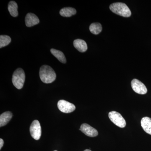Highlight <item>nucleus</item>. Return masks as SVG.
Segmentation results:
<instances>
[{
  "label": "nucleus",
  "instance_id": "nucleus-1",
  "mask_svg": "<svg viewBox=\"0 0 151 151\" xmlns=\"http://www.w3.org/2000/svg\"><path fill=\"white\" fill-rule=\"evenodd\" d=\"M39 74L41 80L46 84L52 83L56 79V73L49 65H42L40 67Z\"/></svg>",
  "mask_w": 151,
  "mask_h": 151
},
{
  "label": "nucleus",
  "instance_id": "nucleus-2",
  "mask_svg": "<svg viewBox=\"0 0 151 151\" xmlns=\"http://www.w3.org/2000/svg\"><path fill=\"white\" fill-rule=\"evenodd\" d=\"M110 9L114 13L125 17H129L132 15L130 9L124 3H113L110 6Z\"/></svg>",
  "mask_w": 151,
  "mask_h": 151
},
{
  "label": "nucleus",
  "instance_id": "nucleus-3",
  "mask_svg": "<svg viewBox=\"0 0 151 151\" xmlns=\"http://www.w3.org/2000/svg\"><path fill=\"white\" fill-rule=\"evenodd\" d=\"M25 75L24 71L21 68H18L15 70L13 74L12 81L15 87L19 89H21L24 84Z\"/></svg>",
  "mask_w": 151,
  "mask_h": 151
},
{
  "label": "nucleus",
  "instance_id": "nucleus-4",
  "mask_svg": "<svg viewBox=\"0 0 151 151\" xmlns=\"http://www.w3.org/2000/svg\"><path fill=\"white\" fill-rule=\"evenodd\" d=\"M109 119L113 124L120 128H124L126 127V121L120 113L116 111H111L108 114Z\"/></svg>",
  "mask_w": 151,
  "mask_h": 151
},
{
  "label": "nucleus",
  "instance_id": "nucleus-5",
  "mask_svg": "<svg viewBox=\"0 0 151 151\" xmlns=\"http://www.w3.org/2000/svg\"><path fill=\"white\" fill-rule=\"evenodd\" d=\"M30 133L32 137L38 140L41 136L42 130L40 123L37 120H35L32 123L29 129Z\"/></svg>",
  "mask_w": 151,
  "mask_h": 151
},
{
  "label": "nucleus",
  "instance_id": "nucleus-6",
  "mask_svg": "<svg viewBox=\"0 0 151 151\" xmlns=\"http://www.w3.org/2000/svg\"><path fill=\"white\" fill-rule=\"evenodd\" d=\"M58 107L60 111L65 113H71L76 109L75 105L72 103L63 100L58 101Z\"/></svg>",
  "mask_w": 151,
  "mask_h": 151
},
{
  "label": "nucleus",
  "instance_id": "nucleus-7",
  "mask_svg": "<svg viewBox=\"0 0 151 151\" xmlns=\"http://www.w3.org/2000/svg\"><path fill=\"white\" fill-rule=\"evenodd\" d=\"M132 89L136 93L140 94H145L147 92L145 85L137 79H134L131 82Z\"/></svg>",
  "mask_w": 151,
  "mask_h": 151
},
{
  "label": "nucleus",
  "instance_id": "nucleus-8",
  "mask_svg": "<svg viewBox=\"0 0 151 151\" xmlns=\"http://www.w3.org/2000/svg\"><path fill=\"white\" fill-rule=\"evenodd\" d=\"M79 130L86 136L91 137H97L98 134L97 130L88 124H82Z\"/></svg>",
  "mask_w": 151,
  "mask_h": 151
},
{
  "label": "nucleus",
  "instance_id": "nucleus-9",
  "mask_svg": "<svg viewBox=\"0 0 151 151\" xmlns=\"http://www.w3.org/2000/svg\"><path fill=\"white\" fill-rule=\"evenodd\" d=\"M25 21L27 27H31L39 23L40 20L35 14L29 13L27 14Z\"/></svg>",
  "mask_w": 151,
  "mask_h": 151
},
{
  "label": "nucleus",
  "instance_id": "nucleus-10",
  "mask_svg": "<svg viewBox=\"0 0 151 151\" xmlns=\"http://www.w3.org/2000/svg\"><path fill=\"white\" fill-rule=\"evenodd\" d=\"M73 45L78 51L81 52H85L87 50V45L86 42L83 40L76 39L73 41Z\"/></svg>",
  "mask_w": 151,
  "mask_h": 151
},
{
  "label": "nucleus",
  "instance_id": "nucleus-11",
  "mask_svg": "<svg viewBox=\"0 0 151 151\" xmlns=\"http://www.w3.org/2000/svg\"><path fill=\"white\" fill-rule=\"evenodd\" d=\"M141 126L144 131L151 135V119L148 117H145L142 119L141 122Z\"/></svg>",
  "mask_w": 151,
  "mask_h": 151
},
{
  "label": "nucleus",
  "instance_id": "nucleus-12",
  "mask_svg": "<svg viewBox=\"0 0 151 151\" xmlns=\"http://www.w3.org/2000/svg\"><path fill=\"white\" fill-rule=\"evenodd\" d=\"M12 113L10 111H7L1 114L0 116V127L6 125L12 119Z\"/></svg>",
  "mask_w": 151,
  "mask_h": 151
},
{
  "label": "nucleus",
  "instance_id": "nucleus-13",
  "mask_svg": "<svg viewBox=\"0 0 151 151\" xmlns=\"http://www.w3.org/2000/svg\"><path fill=\"white\" fill-rule=\"evenodd\" d=\"M76 13V10L71 7L63 8L60 11V15L63 17H71Z\"/></svg>",
  "mask_w": 151,
  "mask_h": 151
},
{
  "label": "nucleus",
  "instance_id": "nucleus-14",
  "mask_svg": "<svg viewBox=\"0 0 151 151\" xmlns=\"http://www.w3.org/2000/svg\"><path fill=\"white\" fill-rule=\"evenodd\" d=\"M50 52L52 54L57 58L60 62L63 63H66V58H65V55L62 52L53 48L50 50Z\"/></svg>",
  "mask_w": 151,
  "mask_h": 151
},
{
  "label": "nucleus",
  "instance_id": "nucleus-15",
  "mask_svg": "<svg viewBox=\"0 0 151 151\" xmlns=\"http://www.w3.org/2000/svg\"><path fill=\"white\" fill-rule=\"evenodd\" d=\"M8 10L12 16L17 17L18 15V5L17 3L14 1H11L9 3Z\"/></svg>",
  "mask_w": 151,
  "mask_h": 151
},
{
  "label": "nucleus",
  "instance_id": "nucleus-16",
  "mask_svg": "<svg viewBox=\"0 0 151 151\" xmlns=\"http://www.w3.org/2000/svg\"><path fill=\"white\" fill-rule=\"evenodd\" d=\"M89 30L92 34L97 35L102 31V25L99 23H93L90 25Z\"/></svg>",
  "mask_w": 151,
  "mask_h": 151
},
{
  "label": "nucleus",
  "instance_id": "nucleus-17",
  "mask_svg": "<svg viewBox=\"0 0 151 151\" xmlns=\"http://www.w3.org/2000/svg\"><path fill=\"white\" fill-rule=\"evenodd\" d=\"M11 42V38L9 36L6 35L0 36V47H4L8 45Z\"/></svg>",
  "mask_w": 151,
  "mask_h": 151
},
{
  "label": "nucleus",
  "instance_id": "nucleus-18",
  "mask_svg": "<svg viewBox=\"0 0 151 151\" xmlns=\"http://www.w3.org/2000/svg\"><path fill=\"white\" fill-rule=\"evenodd\" d=\"M4 142L2 139H0V149H1L3 145H4Z\"/></svg>",
  "mask_w": 151,
  "mask_h": 151
},
{
  "label": "nucleus",
  "instance_id": "nucleus-19",
  "mask_svg": "<svg viewBox=\"0 0 151 151\" xmlns=\"http://www.w3.org/2000/svg\"><path fill=\"white\" fill-rule=\"evenodd\" d=\"M84 151H92L91 150H88V149H87V150H85Z\"/></svg>",
  "mask_w": 151,
  "mask_h": 151
},
{
  "label": "nucleus",
  "instance_id": "nucleus-20",
  "mask_svg": "<svg viewBox=\"0 0 151 151\" xmlns=\"http://www.w3.org/2000/svg\"></svg>",
  "mask_w": 151,
  "mask_h": 151
}]
</instances>
